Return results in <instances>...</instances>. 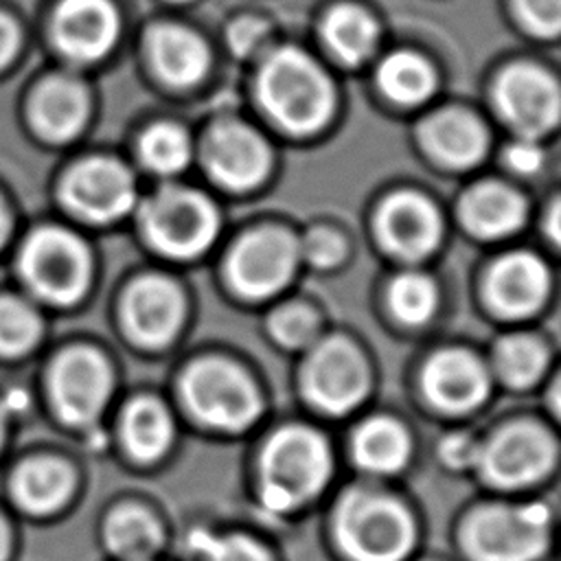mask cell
Returning <instances> with one entry per match:
<instances>
[{
	"label": "cell",
	"mask_w": 561,
	"mask_h": 561,
	"mask_svg": "<svg viewBox=\"0 0 561 561\" xmlns=\"http://www.w3.org/2000/svg\"><path fill=\"white\" fill-rule=\"evenodd\" d=\"M259 96L265 110L291 131H313L333 110V85L327 72L298 48H278L267 55Z\"/></svg>",
	"instance_id": "6da1fadb"
},
{
	"label": "cell",
	"mask_w": 561,
	"mask_h": 561,
	"mask_svg": "<svg viewBox=\"0 0 561 561\" xmlns=\"http://www.w3.org/2000/svg\"><path fill=\"white\" fill-rule=\"evenodd\" d=\"M331 473V454L324 438L307 427L276 432L261 458L263 502L285 513L316 495Z\"/></svg>",
	"instance_id": "7a4b0ae2"
},
{
	"label": "cell",
	"mask_w": 561,
	"mask_h": 561,
	"mask_svg": "<svg viewBox=\"0 0 561 561\" xmlns=\"http://www.w3.org/2000/svg\"><path fill=\"white\" fill-rule=\"evenodd\" d=\"M335 539L351 561H403L414 541V524L397 500L351 491L337 506Z\"/></svg>",
	"instance_id": "3957f363"
},
{
	"label": "cell",
	"mask_w": 561,
	"mask_h": 561,
	"mask_svg": "<svg viewBox=\"0 0 561 561\" xmlns=\"http://www.w3.org/2000/svg\"><path fill=\"white\" fill-rule=\"evenodd\" d=\"M217 224L213 204L180 186H164L140 208V226L149 243L178 259L204 252L217 234Z\"/></svg>",
	"instance_id": "277c9868"
},
{
	"label": "cell",
	"mask_w": 561,
	"mask_h": 561,
	"mask_svg": "<svg viewBox=\"0 0 561 561\" xmlns=\"http://www.w3.org/2000/svg\"><path fill=\"white\" fill-rule=\"evenodd\" d=\"M182 397L202 423L219 430H243L261 414L254 383L226 359L195 362L182 377Z\"/></svg>",
	"instance_id": "5b68a950"
},
{
	"label": "cell",
	"mask_w": 561,
	"mask_h": 561,
	"mask_svg": "<svg viewBox=\"0 0 561 561\" xmlns=\"http://www.w3.org/2000/svg\"><path fill=\"white\" fill-rule=\"evenodd\" d=\"M548 543L546 506H484L465 528V546L476 561H535Z\"/></svg>",
	"instance_id": "8992f818"
},
{
	"label": "cell",
	"mask_w": 561,
	"mask_h": 561,
	"mask_svg": "<svg viewBox=\"0 0 561 561\" xmlns=\"http://www.w3.org/2000/svg\"><path fill=\"white\" fill-rule=\"evenodd\" d=\"M20 272L39 298L70 305L88 285V250L68 230L42 228L26 239L20 254Z\"/></svg>",
	"instance_id": "52a82bcc"
},
{
	"label": "cell",
	"mask_w": 561,
	"mask_h": 561,
	"mask_svg": "<svg viewBox=\"0 0 561 561\" xmlns=\"http://www.w3.org/2000/svg\"><path fill=\"white\" fill-rule=\"evenodd\" d=\"M368 388V368L344 340L318 344L302 366V390L324 412L342 414L357 405Z\"/></svg>",
	"instance_id": "ba28073f"
},
{
	"label": "cell",
	"mask_w": 561,
	"mask_h": 561,
	"mask_svg": "<svg viewBox=\"0 0 561 561\" xmlns=\"http://www.w3.org/2000/svg\"><path fill=\"white\" fill-rule=\"evenodd\" d=\"M48 386L53 405L66 423L90 425L107 401L110 370L96 351L75 346L57 357Z\"/></svg>",
	"instance_id": "9c48e42d"
},
{
	"label": "cell",
	"mask_w": 561,
	"mask_h": 561,
	"mask_svg": "<svg viewBox=\"0 0 561 561\" xmlns=\"http://www.w3.org/2000/svg\"><path fill=\"white\" fill-rule=\"evenodd\" d=\"M552 458V438L537 425L517 423L500 430L480 447L476 467L491 484L522 486L543 476Z\"/></svg>",
	"instance_id": "30bf717a"
},
{
	"label": "cell",
	"mask_w": 561,
	"mask_h": 561,
	"mask_svg": "<svg viewBox=\"0 0 561 561\" xmlns=\"http://www.w3.org/2000/svg\"><path fill=\"white\" fill-rule=\"evenodd\" d=\"M298 259L296 241L283 230H256L243 237L228 261L232 285L250 298L278 291L294 274Z\"/></svg>",
	"instance_id": "8fae6325"
},
{
	"label": "cell",
	"mask_w": 561,
	"mask_h": 561,
	"mask_svg": "<svg viewBox=\"0 0 561 561\" xmlns=\"http://www.w3.org/2000/svg\"><path fill=\"white\" fill-rule=\"evenodd\" d=\"M495 105L519 136L537 138L559 121L557 81L533 64H515L495 83Z\"/></svg>",
	"instance_id": "7c38bea8"
},
{
	"label": "cell",
	"mask_w": 561,
	"mask_h": 561,
	"mask_svg": "<svg viewBox=\"0 0 561 561\" xmlns=\"http://www.w3.org/2000/svg\"><path fill=\"white\" fill-rule=\"evenodd\" d=\"M66 206L90 221H112L136 202L134 178L114 160L92 158L77 164L64 182Z\"/></svg>",
	"instance_id": "4fadbf2b"
},
{
	"label": "cell",
	"mask_w": 561,
	"mask_h": 561,
	"mask_svg": "<svg viewBox=\"0 0 561 561\" xmlns=\"http://www.w3.org/2000/svg\"><path fill=\"white\" fill-rule=\"evenodd\" d=\"M204 162L221 184L248 188L265 175L270 153L252 127L237 121H221L206 136Z\"/></svg>",
	"instance_id": "5bb4252c"
},
{
	"label": "cell",
	"mask_w": 561,
	"mask_h": 561,
	"mask_svg": "<svg viewBox=\"0 0 561 561\" xmlns=\"http://www.w3.org/2000/svg\"><path fill=\"white\" fill-rule=\"evenodd\" d=\"M57 46L75 61H94L116 42L118 13L110 0H64L53 18Z\"/></svg>",
	"instance_id": "9a60e30c"
},
{
	"label": "cell",
	"mask_w": 561,
	"mask_h": 561,
	"mask_svg": "<svg viewBox=\"0 0 561 561\" xmlns=\"http://www.w3.org/2000/svg\"><path fill=\"white\" fill-rule=\"evenodd\" d=\"M180 289L162 276H145L136 280L123 300V318L127 331L142 344H164L182 320Z\"/></svg>",
	"instance_id": "2e32d148"
},
{
	"label": "cell",
	"mask_w": 561,
	"mask_h": 561,
	"mask_svg": "<svg viewBox=\"0 0 561 561\" xmlns=\"http://www.w3.org/2000/svg\"><path fill=\"white\" fill-rule=\"evenodd\" d=\"M423 390L430 401L449 412L476 408L489 390V377L478 357L447 348L436 353L423 368Z\"/></svg>",
	"instance_id": "e0dca14e"
},
{
	"label": "cell",
	"mask_w": 561,
	"mask_h": 561,
	"mask_svg": "<svg viewBox=\"0 0 561 561\" xmlns=\"http://www.w3.org/2000/svg\"><path fill=\"white\" fill-rule=\"evenodd\" d=\"M379 234L394 254L421 259L438 243L440 219L425 197L416 193H399L381 208Z\"/></svg>",
	"instance_id": "ac0fdd59"
},
{
	"label": "cell",
	"mask_w": 561,
	"mask_h": 561,
	"mask_svg": "<svg viewBox=\"0 0 561 561\" xmlns=\"http://www.w3.org/2000/svg\"><path fill=\"white\" fill-rule=\"evenodd\" d=\"M548 289L546 265L526 252L504 256L489 274V300L504 316H528Z\"/></svg>",
	"instance_id": "d6986e66"
},
{
	"label": "cell",
	"mask_w": 561,
	"mask_h": 561,
	"mask_svg": "<svg viewBox=\"0 0 561 561\" xmlns=\"http://www.w3.org/2000/svg\"><path fill=\"white\" fill-rule=\"evenodd\" d=\"M88 116L85 88L70 77H53L44 81L31 103L35 129L48 140L72 138Z\"/></svg>",
	"instance_id": "ffe728a7"
},
{
	"label": "cell",
	"mask_w": 561,
	"mask_h": 561,
	"mask_svg": "<svg viewBox=\"0 0 561 561\" xmlns=\"http://www.w3.org/2000/svg\"><path fill=\"white\" fill-rule=\"evenodd\" d=\"M421 138L430 153L449 167H469L486 149L482 123L465 110H443L421 127Z\"/></svg>",
	"instance_id": "44dd1931"
},
{
	"label": "cell",
	"mask_w": 561,
	"mask_h": 561,
	"mask_svg": "<svg viewBox=\"0 0 561 561\" xmlns=\"http://www.w3.org/2000/svg\"><path fill=\"white\" fill-rule=\"evenodd\" d=\"M149 55L173 85L195 83L208 68V48L199 35L180 24H160L149 33Z\"/></svg>",
	"instance_id": "7402d4cb"
},
{
	"label": "cell",
	"mask_w": 561,
	"mask_h": 561,
	"mask_svg": "<svg viewBox=\"0 0 561 561\" xmlns=\"http://www.w3.org/2000/svg\"><path fill=\"white\" fill-rule=\"evenodd\" d=\"M460 215L473 234L486 239L504 237L524 221V199L513 188L489 182L465 195Z\"/></svg>",
	"instance_id": "603a6c76"
},
{
	"label": "cell",
	"mask_w": 561,
	"mask_h": 561,
	"mask_svg": "<svg viewBox=\"0 0 561 561\" xmlns=\"http://www.w3.org/2000/svg\"><path fill=\"white\" fill-rule=\"evenodd\" d=\"M11 486L15 502L24 511L46 515L57 511L70 495L72 473L55 458H33L15 471Z\"/></svg>",
	"instance_id": "cb8c5ba5"
},
{
	"label": "cell",
	"mask_w": 561,
	"mask_h": 561,
	"mask_svg": "<svg viewBox=\"0 0 561 561\" xmlns=\"http://www.w3.org/2000/svg\"><path fill=\"white\" fill-rule=\"evenodd\" d=\"M121 436L136 460H153L162 456L171 443V416L160 401L151 397L136 399L125 410Z\"/></svg>",
	"instance_id": "d4e9b609"
},
{
	"label": "cell",
	"mask_w": 561,
	"mask_h": 561,
	"mask_svg": "<svg viewBox=\"0 0 561 561\" xmlns=\"http://www.w3.org/2000/svg\"><path fill=\"white\" fill-rule=\"evenodd\" d=\"M405 430L383 416L366 421L353 436V456L359 467L375 473H392L408 460Z\"/></svg>",
	"instance_id": "484cf974"
},
{
	"label": "cell",
	"mask_w": 561,
	"mask_h": 561,
	"mask_svg": "<svg viewBox=\"0 0 561 561\" xmlns=\"http://www.w3.org/2000/svg\"><path fill=\"white\" fill-rule=\"evenodd\" d=\"M160 539L158 522L138 506L118 508L105 524V543L123 561H151Z\"/></svg>",
	"instance_id": "4316f807"
},
{
	"label": "cell",
	"mask_w": 561,
	"mask_h": 561,
	"mask_svg": "<svg viewBox=\"0 0 561 561\" xmlns=\"http://www.w3.org/2000/svg\"><path fill=\"white\" fill-rule=\"evenodd\" d=\"M329 48L346 64L366 59L377 44V26L373 18L353 4L335 7L322 26Z\"/></svg>",
	"instance_id": "83f0119b"
},
{
	"label": "cell",
	"mask_w": 561,
	"mask_h": 561,
	"mask_svg": "<svg viewBox=\"0 0 561 561\" xmlns=\"http://www.w3.org/2000/svg\"><path fill=\"white\" fill-rule=\"evenodd\" d=\"M377 81L392 101L414 105L432 94L436 77L423 57L414 53H392L379 64Z\"/></svg>",
	"instance_id": "f1b7e54d"
},
{
	"label": "cell",
	"mask_w": 561,
	"mask_h": 561,
	"mask_svg": "<svg viewBox=\"0 0 561 561\" xmlns=\"http://www.w3.org/2000/svg\"><path fill=\"white\" fill-rule=\"evenodd\" d=\"M546 366V348L530 335L504 337L495 348V368L513 388L535 383Z\"/></svg>",
	"instance_id": "f546056e"
},
{
	"label": "cell",
	"mask_w": 561,
	"mask_h": 561,
	"mask_svg": "<svg viewBox=\"0 0 561 561\" xmlns=\"http://www.w3.org/2000/svg\"><path fill=\"white\" fill-rule=\"evenodd\" d=\"M140 158L156 173H178L191 158L188 136L171 123L153 125L140 138Z\"/></svg>",
	"instance_id": "4dcf8cb0"
},
{
	"label": "cell",
	"mask_w": 561,
	"mask_h": 561,
	"mask_svg": "<svg viewBox=\"0 0 561 561\" xmlns=\"http://www.w3.org/2000/svg\"><path fill=\"white\" fill-rule=\"evenodd\" d=\"M388 302L399 320L423 324L436 309V287L425 274H401L390 285Z\"/></svg>",
	"instance_id": "1f68e13d"
},
{
	"label": "cell",
	"mask_w": 561,
	"mask_h": 561,
	"mask_svg": "<svg viewBox=\"0 0 561 561\" xmlns=\"http://www.w3.org/2000/svg\"><path fill=\"white\" fill-rule=\"evenodd\" d=\"M39 337V318L22 300L0 298V355H22Z\"/></svg>",
	"instance_id": "d6a6232c"
},
{
	"label": "cell",
	"mask_w": 561,
	"mask_h": 561,
	"mask_svg": "<svg viewBox=\"0 0 561 561\" xmlns=\"http://www.w3.org/2000/svg\"><path fill=\"white\" fill-rule=\"evenodd\" d=\"M191 548L202 561H270L265 550L243 535H210L195 530L191 535Z\"/></svg>",
	"instance_id": "836d02e7"
},
{
	"label": "cell",
	"mask_w": 561,
	"mask_h": 561,
	"mask_svg": "<svg viewBox=\"0 0 561 561\" xmlns=\"http://www.w3.org/2000/svg\"><path fill=\"white\" fill-rule=\"evenodd\" d=\"M270 329L278 342H283L287 346H302V344L311 342L318 324L309 309L291 305V307L278 309L270 318Z\"/></svg>",
	"instance_id": "e575fe53"
},
{
	"label": "cell",
	"mask_w": 561,
	"mask_h": 561,
	"mask_svg": "<svg viewBox=\"0 0 561 561\" xmlns=\"http://www.w3.org/2000/svg\"><path fill=\"white\" fill-rule=\"evenodd\" d=\"M524 24L537 35H557L561 26V0H515Z\"/></svg>",
	"instance_id": "d590c367"
},
{
	"label": "cell",
	"mask_w": 561,
	"mask_h": 561,
	"mask_svg": "<svg viewBox=\"0 0 561 561\" xmlns=\"http://www.w3.org/2000/svg\"><path fill=\"white\" fill-rule=\"evenodd\" d=\"M228 42L237 55H254L267 42V26L261 20H239L232 24Z\"/></svg>",
	"instance_id": "8d00e7d4"
},
{
	"label": "cell",
	"mask_w": 561,
	"mask_h": 561,
	"mask_svg": "<svg viewBox=\"0 0 561 561\" xmlns=\"http://www.w3.org/2000/svg\"><path fill=\"white\" fill-rule=\"evenodd\" d=\"M504 156H506L508 167L517 173H524V175H530V173L539 171L541 164H543L541 147L537 145L535 138H526V136H519L515 142H511Z\"/></svg>",
	"instance_id": "74e56055"
},
{
	"label": "cell",
	"mask_w": 561,
	"mask_h": 561,
	"mask_svg": "<svg viewBox=\"0 0 561 561\" xmlns=\"http://www.w3.org/2000/svg\"><path fill=\"white\" fill-rule=\"evenodd\" d=\"M305 254H307V259L311 263L331 265V263H335L340 259L342 243H340L337 237H333L329 232H313L305 241Z\"/></svg>",
	"instance_id": "f35d334b"
},
{
	"label": "cell",
	"mask_w": 561,
	"mask_h": 561,
	"mask_svg": "<svg viewBox=\"0 0 561 561\" xmlns=\"http://www.w3.org/2000/svg\"><path fill=\"white\" fill-rule=\"evenodd\" d=\"M478 451H480V447H478L469 436H449V438L440 445V454H443L445 462H449V465H454V467L476 465Z\"/></svg>",
	"instance_id": "ab89813d"
},
{
	"label": "cell",
	"mask_w": 561,
	"mask_h": 561,
	"mask_svg": "<svg viewBox=\"0 0 561 561\" xmlns=\"http://www.w3.org/2000/svg\"><path fill=\"white\" fill-rule=\"evenodd\" d=\"M18 50V28L15 24L0 13V68L11 61Z\"/></svg>",
	"instance_id": "60d3db41"
},
{
	"label": "cell",
	"mask_w": 561,
	"mask_h": 561,
	"mask_svg": "<svg viewBox=\"0 0 561 561\" xmlns=\"http://www.w3.org/2000/svg\"><path fill=\"white\" fill-rule=\"evenodd\" d=\"M7 237H9V215L0 202V245L7 241Z\"/></svg>",
	"instance_id": "b9f144b4"
},
{
	"label": "cell",
	"mask_w": 561,
	"mask_h": 561,
	"mask_svg": "<svg viewBox=\"0 0 561 561\" xmlns=\"http://www.w3.org/2000/svg\"><path fill=\"white\" fill-rule=\"evenodd\" d=\"M7 552H9V530H7L4 522L0 519V561L7 559Z\"/></svg>",
	"instance_id": "7bdbcfd3"
},
{
	"label": "cell",
	"mask_w": 561,
	"mask_h": 561,
	"mask_svg": "<svg viewBox=\"0 0 561 561\" xmlns=\"http://www.w3.org/2000/svg\"><path fill=\"white\" fill-rule=\"evenodd\" d=\"M2 436H4V408L0 405V445H2Z\"/></svg>",
	"instance_id": "ee69618b"
}]
</instances>
